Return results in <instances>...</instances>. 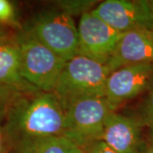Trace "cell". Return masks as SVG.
I'll return each mask as SVG.
<instances>
[{"label":"cell","mask_w":153,"mask_h":153,"mask_svg":"<svg viewBox=\"0 0 153 153\" xmlns=\"http://www.w3.org/2000/svg\"><path fill=\"white\" fill-rule=\"evenodd\" d=\"M79 55L106 65L114 54L122 33L108 26L93 11L82 15L77 25Z\"/></svg>","instance_id":"6"},{"label":"cell","mask_w":153,"mask_h":153,"mask_svg":"<svg viewBox=\"0 0 153 153\" xmlns=\"http://www.w3.org/2000/svg\"><path fill=\"white\" fill-rule=\"evenodd\" d=\"M98 2L94 0H61L55 2L58 10L73 17L84 15L94 10L93 7Z\"/></svg>","instance_id":"13"},{"label":"cell","mask_w":153,"mask_h":153,"mask_svg":"<svg viewBox=\"0 0 153 153\" xmlns=\"http://www.w3.org/2000/svg\"><path fill=\"white\" fill-rule=\"evenodd\" d=\"M16 10L14 4L8 0H0V22L15 23Z\"/></svg>","instance_id":"15"},{"label":"cell","mask_w":153,"mask_h":153,"mask_svg":"<svg viewBox=\"0 0 153 153\" xmlns=\"http://www.w3.org/2000/svg\"><path fill=\"white\" fill-rule=\"evenodd\" d=\"M109 67L88 57L78 55L66 61L53 93L64 108L77 100L105 97Z\"/></svg>","instance_id":"2"},{"label":"cell","mask_w":153,"mask_h":153,"mask_svg":"<svg viewBox=\"0 0 153 153\" xmlns=\"http://www.w3.org/2000/svg\"><path fill=\"white\" fill-rule=\"evenodd\" d=\"M0 85L10 88L18 93L38 91L22 75L21 54L16 36L7 35L0 39Z\"/></svg>","instance_id":"11"},{"label":"cell","mask_w":153,"mask_h":153,"mask_svg":"<svg viewBox=\"0 0 153 153\" xmlns=\"http://www.w3.org/2000/svg\"><path fill=\"white\" fill-rule=\"evenodd\" d=\"M115 111L105 97L75 100L65 107L63 136L85 150L101 140L105 122Z\"/></svg>","instance_id":"3"},{"label":"cell","mask_w":153,"mask_h":153,"mask_svg":"<svg viewBox=\"0 0 153 153\" xmlns=\"http://www.w3.org/2000/svg\"><path fill=\"white\" fill-rule=\"evenodd\" d=\"M153 64V32L136 28L123 33L106 66L110 71L138 64Z\"/></svg>","instance_id":"10"},{"label":"cell","mask_w":153,"mask_h":153,"mask_svg":"<svg viewBox=\"0 0 153 153\" xmlns=\"http://www.w3.org/2000/svg\"><path fill=\"white\" fill-rule=\"evenodd\" d=\"M85 152L86 153H117L102 140L93 143L85 149Z\"/></svg>","instance_id":"17"},{"label":"cell","mask_w":153,"mask_h":153,"mask_svg":"<svg viewBox=\"0 0 153 153\" xmlns=\"http://www.w3.org/2000/svg\"><path fill=\"white\" fill-rule=\"evenodd\" d=\"M23 78L41 92H53L66 61L23 32L16 35Z\"/></svg>","instance_id":"4"},{"label":"cell","mask_w":153,"mask_h":153,"mask_svg":"<svg viewBox=\"0 0 153 153\" xmlns=\"http://www.w3.org/2000/svg\"><path fill=\"white\" fill-rule=\"evenodd\" d=\"M92 11L122 34L136 28L150 30L147 0H106L97 4Z\"/></svg>","instance_id":"9"},{"label":"cell","mask_w":153,"mask_h":153,"mask_svg":"<svg viewBox=\"0 0 153 153\" xmlns=\"http://www.w3.org/2000/svg\"><path fill=\"white\" fill-rule=\"evenodd\" d=\"M153 86V64H138L111 71L105 83V97L117 110Z\"/></svg>","instance_id":"7"},{"label":"cell","mask_w":153,"mask_h":153,"mask_svg":"<svg viewBox=\"0 0 153 153\" xmlns=\"http://www.w3.org/2000/svg\"><path fill=\"white\" fill-rule=\"evenodd\" d=\"M33 153H86L85 150L63 135L51 137L39 144Z\"/></svg>","instance_id":"12"},{"label":"cell","mask_w":153,"mask_h":153,"mask_svg":"<svg viewBox=\"0 0 153 153\" xmlns=\"http://www.w3.org/2000/svg\"><path fill=\"white\" fill-rule=\"evenodd\" d=\"M145 153H153V144L149 143V146H148L147 150L146 151Z\"/></svg>","instance_id":"20"},{"label":"cell","mask_w":153,"mask_h":153,"mask_svg":"<svg viewBox=\"0 0 153 153\" xmlns=\"http://www.w3.org/2000/svg\"><path fill=\"white\" fill-rule=\"evenodd\" d=\"M143 129L139 117L115 111L105 122L100 140L117 153H145L149 143L144 138Z\"/></svg>","instance_id":"8"},{"label":"cell","mask_w":153,"mask_h":153,"mask_svg":"<svg viewBox=\"0 0 153 153\" xmlns=\"http://www.w3.org/2000/svg\"><path fill=\"white\" fill-rule=\"evenodd\" d=\"M8 102H0V153H9L4 132L6 105Z\"/></svg>","instance_id":"16"},{"label":"cell","mask_w":153,"mask_h":153,"mask_svg":"<svg viewBox=\"0 0 153 153\" xmlns=\"http://www.w3.org/2000/svg\"><path fill=\"white\" fill-rule=\"evenodd\" d=\"M22 32L66 61L79 55L77 26L72 17L58 9L38 14Z\"/></svg>","instance_id":"5"},{"label":"cell","mask_w":153,"mask_h":153,"mask_svg":"<svg viewBox=\"0 0 153 153\" xmlns=\"http://www.w3.org/2000/svg\"><path fill=\"white\" fill-rule=\"evenodd\" d=\"M7 35H9V34L6 33V32H4V31H3V30L0 29V39L4 38V37H6Z\"/></svg>","instance_id":"21"},{"label":"cell","mask_w":153,"mask_h":153,"mask_svg":"<svg viewBox=\"0 0 153 153\" xmlns=\"http://www.w3.org/2000/svg\"><path fill=\"white\" fill-rule=\"evenodd\" d=\"M17 94L22 93H18L10 88L0 85V102H9Z\"/></svg>","instance_id":"18"},{"label":"cell","mask_w":153,"mask_h":153,"mask_svg":"<svg viewBox=\"0 0 153 153\" xmlns=\"http://www.w3.org/2000/svg\"><path fill=\"white\" fill-rule=\"evenodd\" d=\"M144 128L146 129L151 144H153V86L148 91L147 95L143 103L141 115L139 117Z\"/></svg>","instance_id":"14"},{"label":"cell","mask_w":153,"mask_h":153,"mask_svg":"<svg viewBox=\"0 0 153 153\" xmlns=\"http://www.w3.org/2000/svg\"><path fill=\"white\" fill-rule=\"evenodd\" d=\"M65 108L53 92L17 94L6 105L9 153H33L39 144L63 135Z\"/></svg>","instance_id":"1"},{"label":"cell","mask_w":153,"mask_h":153,"mask_svg":"<svg viewBox=\"0 0 153 153\" xmlns=\"http://www.w3.org/2000/svg\"><path fill=\"white\" fill-rule=\"evenodd\" d=\"M148 8L150 11V30L153 32V0H147Z\"/></svg>","instance_id":"19"}]
</instances>
